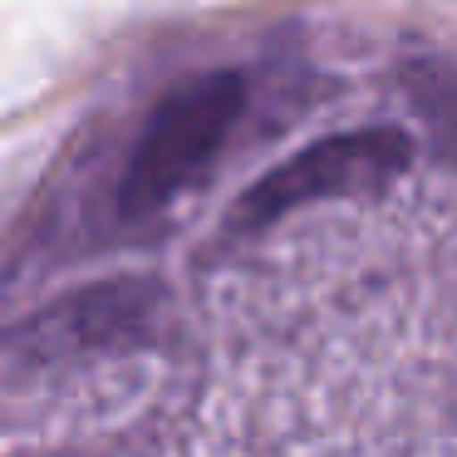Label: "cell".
Wrapping results in <instances>:
<instances>
[{"label":"cell","mask_w":457,"mask_h":457,"mask_svg":"<svg viewBox=\"0 0 457 457\" xmlns=\"http://www.w3.org/2000/svg\"><path fill=\"white\" fill-rule=\"evenodd\" d=\"M246 104V84L241 74H197V79L178 84L158 109L148 113L138 143H133L129 172L119 182V207L123 217H153L162 212L178 192H187L221 143L231 138Z\"/></svg>","instance_id":"1"},{"label":"cell","mask_w":457,"mask_h":457,"mask_svg":"<svg viewBox=\"0 0 457 457\" xmlns=\"http://www.w3.org/2000/svg\"><path fill=\"white\" fill-rule=\"evenodd\" d=\"M408 99H413L418 119L433 133V148L457 168V70L437 60H418L408 64Z\"/></svg>","instance_id":"3"},{"label":"cell","mask_w":457,"mask_h":457,"mask_svg":"<svg viewBox=\"0 0 457 457\" xmlns=\"http://www.w3.org/2000/svg\"><path fill=\"white\" fill-rule=\"evenodd\" d=\"M408 162H413V143L398 129H364V133H345V138H320L315 148L295 153L270 178H261L237 202L231 227L261 231L270 221H280L286 212L310 207V202L364 197V192H378L384 182H394Z\"/></svg>","instance_id":"2"}]
</instances>
